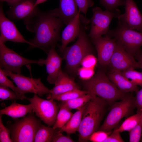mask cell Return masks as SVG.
<instances>
[{
	"label": "cell",
	"mask_w": 142,
	"mask_h": 142,
	"mask_svg": "<svg viewBox=\"0 0 142 142\" xmlns=\"http://www.w3.org/2000/svg\"><path fill=\"white\" fill-rule=\"evenodd\" d=\"M92 11L90 29L88 35L91 38L106 35L110 30L112 19L118 18L120 14V11L117 9L113 11L106 9L103 11L101 8L96 7Z\"/></svg>",
	"instance_id": "obj_9"
},
{
	"label": "cell",
	"mask_w": 142,
	"mask_h": 142,
	"mask_svg": "<svg viewBox=\"0 0 142 142\" xmlns=\"http://www.w3.org/2000/svg\"><path fill=\"white\" fill-rule=\"evenodd\" d=\"M111 106L109 111L99 130L111 131L122 118L131 114L136 108L135 98L129 94L120 101L115 102Z\"/></svg>",
	"instance_id": "obj_7"
},
{
	"label": "cell",
	"mask_w": 142,
	"mask_h": 142,
	"mask_svg": "<svg viewBox=\"0 0 142 142\" xmlns=\"http://www.w3.org/2000/svg\"><path fill=\"white\" fill-rule=\"evenodd\" d=\"M135 97L137 112L142 110V87L141 89L136 93Z\"/></svg>",
	"instance_id": "obj_41"
},
{
	"label": "cell",
	"mask_w": 142,
	"mask_h": 142,
	"mask_svg": "<svg viewBox=\"0 0 142 142\" xmlns=\"http://www.w3.org/2000/svg\"><path fill=\"white\" fill-rule=\"evenodd\" d=\"M86 90L105 101L109 105L122 100L129 95L120 90L110 80L104 71L98 70L89 79L84 81Z\"/></svg>",
	"instance_id": "obj_3"
},
{
	"label": "cell",
	"mask_w": 142,
	"mask_h": 142,
	"mask_svg": "<svg viewBox=\"0 0 142 142\" xmlns=\"http://www.w3.org/2000/svg\"><path fill=\"white\" fill-rule=\"evenodd\" d=\"M125 12L118 17L119 22L126 27L142 32V14L133 0H125Z\"/></svg>",
	"instance_id": "obj_13"
},
{
	"label": "cell",
	"mask_w": 142,
	"mask_h": 142,
	"mask_svg": "<svg viewBox=\"0 0 142 142\" xmlns=\"http://www.w3.org/2000/svg\"><path fill=\"white\" fill-rule=\"evenodd\" d=\"M107 76L116 87L123 93H136L139 90L138 85L126 78L120 70H111Z\"/></svg>",
	"instance_id": "obj_19"
},
{
	"label": "cell",
	"mask_w": 142,
	"mask_h": 142,
	"mask_svg": "<svg viewBox=\"0 0 142 142\" xmlns=\"http://www.w3.org/2000/svg\"><path fill=\"white\" fill-rule=\"evenodd\" d=\"M108 105L105 101L97 96L86 104L77 131L79 141L89 140L91 134L99 129Z\"/></svg>",
	"instance_id": "obj_2"
},
{
	"label": "cell",
	"mask_w": 142,
	"mask_h": 142,
	"mask_svg": "<svg viewBox=\"0 0 142 142\" xmlns=\"http://www.w3.org/2000/svg\"><path fill=\"white\" fill-rule=\"evenodd\" d=\"M18 0H0V1L1 2H6L7 3L8 5L10 6Z\"/></svg>",
	"instance_id": "obj_43"
},
{
	"label": "cell",
	"mask_w": 142,
	"mask_h": 142,
	"mask_svg": "<svg viewBox=\"0 0 142 142\" xmlns=\"http://www.w3.org/2000/svg\"><path fill=\"white\" fill-rule=\"evenodd\" d=\"M26 99L31 104L36 116L48 126H53L60 108L54 100L42 99L36 94L32 98Z\"/></svg>",
	"instance_id": "obj_10"
},
{
	"label": "cell",
	"mask_w": 142,
	"mask_h": 142,
	"mask_svg": "<svg viewBox=\"0 0 142 142\" xmlns=\"http://www.w3.org/2000/svg\"><path fill=\"white\" fill-rule=\"evenodd\" d=\"M36 0H18L9 6L7 14L11 19H28L39 10L37 6H35Z\"/></svg>",
	"instance_id": "obj_16"
},
{
	"label": "cell",
	"mask_w": 142,
	"mask_h": 142,
	"mask_svg": "<svg viewBox=\"0 0 142 142\" xmlns=\"http://www.w3.org/2000/svg\"><path fill=\"white\" fill-rule=\"evenodd\" d=\"M125 0H100L102 6L106 10L114 11L119 6H125Z\"/></svg>",
	"instance_id": "obj_31"
},
{
	"label": "cell",
	"mask_w": 142,
	"mask_h": 142,
	"mask_svg": "<svg viewBox=\"0 0 142 142\" xmlns=\"http://www.w3.org/2000/svg\"><path fill=\"white\" fill-rule=\"evenodd\" d=\"M142 118L137 125L129 131V142H138L140 140L142 131Z\"/></svg>",
	"instance_id": "obj_32"
},
{
	"label": "cell",
	"mask_w": 142,
	"mask_h": 142,
	"mask_svg": "<svg viewBox=\"0 0 142 142\" xmlns=\"http://www.w3.org/2000/svg\"><path fill=\"white\" fill-rule=\"evenodd\" d=\"M120 133L115 129L108 136L104 142H123L124 141L122 138Z\"/></svg>",
	"instance_id": "obj_38"
},
{
	"label": "cell",
	"mask_w": 142,
	"mask_h": 142,
	"mask_svg": "<svg viewBox=\"0 0 142 142\" xmlns=\"http://www.w3.org/2000/svg\"><path fill=\"white\" fill-rule=\"evenodd\" d=\"M32 112L20 119H13V123H9L8 129L14 142H34L36 133L41 124Z\"/></svg>",
	"instance_id": "obj_5"
},
{
	"label": "cell",
	"mask_w": 142,
	"mask_h": 142,
	"mask_svg": "<svg viewBox=\"0 0 142 142\" xmlns=\"http://www.w3.org/2000/svg\"><path fill=\"white\" fill-rule=\"evenodd\" d=\"M1 2L0 6V43H4L7 41L14 42L32 44L26 40L17 29L14 23L5 16Z\"/></svg>",
	"instance_id": "obj_12"
},
{
	"label": "cell",
	"mask_w": 142,
	"mask_h": 142,
	"mask_svg": "<svg viewBox=\"0 0 142 142\" xmlns=\"http://www.w3.org/2000/svg\"><path fill=\"white\" fill-rule=\"evenodd\" d=\"M60 107L56 120L53 126L54 129H60L63 127L70 119L73 113L71 110L59 104Z\"/></svg>",
	"instance_id": "obj_26"
},
{
	"label": "cell",
	"mask_w": 142,
	"mask_h": 142,
	"mask_svg": "<svg viewBox=\"0 0 142 142\" xmlns=\"http://www.w3.org/2000/svg\"><path fill=\"white\" fill-rule=\"evenodd\" d=\"M33 112L31 104L25 105L16 103L15 100L10 105L0 110V114H5L13 119L23 118L28 114Z\"/></svg>",
	"instance_id": "obj_22"
},
{
	"label": "cell",
	"mask_w": 142,
	"mask_h": 142,
	"mask_svg": "<svg viewBox=\"0 0 142 142\" xmlns=\"http://www.w3.org/2000/svg\"><path fill=\"white\" fill-rule=\"evenodd\" d=\"M90 93L86 90H82L77 89L70 90L62 94L53 96H48V99H53L62 102H65L71 100L82 96Z\"/></svg>",
	"instance_id": "obj_28"
},
{
	"label": "cell",
	"mask_w": 142,
	"mask_h": 142,
	"mask_svg": "<svg viewBox=\"0 0 142 142\" xmlns=\"http://www.w3.org/2000/svg\"><path fill=\"white\" fill-rule=\"evenodd\" d=\"M2 69L5 74L13 80L23 94L28 93H33L41 97L44 95L50 93V90L44 85L40 78H29L20 74Z\"/></svg>",
	"instance_id": "obj_11"
},
{
	"label": "cell",
	"mask_w": 142,
	"mask_h": 142,
	"mask_svg": "<svg viewBox=\"0 0 142 142\" xmlns=\"http://www.w3.org/2000/svg\"></svg>",
	"instance_id": "obj_46"
},
{
	"label": "cell",
	"mask_w": 142,
	"mask_h": 142,
	"mask_svg": "<svg viewBox=\"0 0 142 142\" xmlns=\"http://www.w3.org/2000/svg\"><path fill=\"white\" fill-rule=\"evenodd\" d=\"M142 117V110L127 118L118 128L115 129L120 133L129 131L139 122Z\"/></svg>",
	"instance_id": "obj_27"
},
{
	"label": "cell",
	"mask_w": 142,
	"mask_h": 142,
	"mask_svg": "<svg viewBox=\"0 0 142 142\" xmlns=\"http://www.w3.org/2000/svg\"><path fill=\"white\" fill-rule=\"evenodd\" d=\"M58 12L64 24H67L77 14L79 11L75 0H60Z\"/></svg>",
	"instance_id": "obj_21"
},
{
	"label": "cell",
	"mask_w": 142,
	"mask_h": 142,
	"mask_svg": "<svg viewBox=\"0 0 142 142\" xmlns=\"http://www.w3.org/2000/svg\"><path fill=\"white\" fill-rule=\"evenodd\" d=\"M5 74L3 70L0 68V85L6 87L14 92L22 95L21 91L13 84V82L9 79Z\"/></svg>",
	"instance_id": "obj_33"
},
{
	"label": "cell",
	"mask_w": 142,
	"mask_h": 142,
	"mask_svg": "<svg viewBox=\"0 0 142 142\" xmlns=\"http://www.w3.org/2000/svg\"><path fill=\"white\" fill-rule=\"evenodd\" d=\"M47 0H36L35 4V6H37L39 4L43 3Z\"/></svg>",
	"instance_id": "obj_44"
},
{
	"label": "cell",
	"mask_w": 142,
	"mask_h": 142,
	"mask_svg": "<svg viewBox=\"0 0 142 142\" xmlns=\"http://www.w3.org/2000/svg\"><path fill=\"white\" fill-rule=\"evenodd\" d=\"M106 35L114 37L117 44L134 57L142 46V32L129 28L118 22L115 28L110 30Z\"/></svg>",
	"instance_id": "obj_6"
},
{
	"label": "cell",
	"mask_w": 142,
	"mask_h": 142,
	"mask_svg": "<svg viewBox=\"0 0 142 142\" xmlns=\"http://www.w3.org/2000/svg\"><path fill=\"white\" fill-rule=\"evenodd\" d=\"M56 129L41 124L36 133L34 142H50L53 135L57 131Z\"/></svg>",
	"instance_id": "obj_25"
},
{
	"label": "cell",
	"mask_w": 142,
	"mask_h": 142,
	"mask_svg": "<svg viewBox=\"0 0 142 142\" xmlns=\"http://www.w3.org/2000/svg\"><path fill=\"white\" fill-rule=\"evenodd\" d=\"M88 37L84 27H81L76 42L72 45L67 47L63 52L67 67L72 73L76 72L84 58L93 53V47Z\"/></svg>",
	"instance_id": "obj_4"
},
{
	"label": "cell",
	"mask_w": 142,
	"mask_h": 142,
	"mask_svg": "<svg viewBox=\"0 0 142 142\" xmlns=\"http://www.w3.org/2000/svg\"><path fill=\"white\" fill-rule=\"evenodd\" d=\"M80 12L86 15L88 9L94 4L92 0H75Z\"/></svg>",
	"instance_id": "obj_36"
},
{
	"label": "cell",
	"mask_w": 142,
	"mask_h": 142,
	"mask_svg": "<svg viewBox=\"0 0 142 142\" xmlns=\"http://www.w3.org/2000/svg\"><path fill=\"white\" fill-rule=\"evenodd\" d=\"M133 68H130L121 71L122 74L131 82L142 87V72L137 71Z\"/></svg>",
	"instance_id": "obj_30"
},
{
	"label": "cell",
	"mask_w": 142,
	"mask_h": 142,
	"mask_svg": "<svg viewBox=\"0 0 142 142\" xmlns=\"http://www.w3.org/2000/svg\"><path fill=\"white\" fill-rule=\"evenodd\" d=\"M44 59H29L21 56L7 47L4 43H0V68L17 74H20L22 67L32 63L44 65Z\"/></svg>",
	"instance_id": "obj_8"
},
{
	"label": "cell",
	"mask_w": 142,
	"mask_h": 142,
	"mask_svg": "<svg viewBox=\"0 0 142 142\" xmlns=\"http://www.w3.org/2000/svg\"><path fill=\"white\" fill-rule=\"evenodd\" d=\"M96 96L89 93L74 99L69 100L62 102L60 104L70 110L73 109L79 110L85 105L93 98Z\"/></svg>",
	"instance_id": "obj_24"
},
{
	"label": "cell",
	"mask_w": 142,
	"mask_h": 142,
	"mask_svg": "<svg viewBox=\"0 0 142 142\" xmlns=\"http://www.w3.org/2000/svg\"><path fill=\"white\" fill-rule=\"evenodd\" d=\"M141 141L142 142V139L141 140Z\"/></svg>",
	"instance_id": "obj_45"
},
{
	"label": "cell",
	"mask_w": 142,
	"mask_h": 142,
	"mask_svg": "<svg viewBox=\"0 0 142 142\" xmlns=\"http://www.w3.org/2000/svg\"><path fill=\"white\" fill-rule=\"evenodd\" d=\"M50 142H74L75 141L69 135H65L62 132L57 131L53 135Z\"/></svg>",
	"instance_id": "obj_37"
},
{
	"label": "cell",
	"mask_w": 142,
	"mask_h": 142,
	"mask_svg": "<svg viewBox=\"0 0 142 142\" xmlns=\"http://www.w3.org/2000/svg\"><path fill=\"white\" fill-rule=\"evenodd\" d=\"M54 84V87L50 90L51 93L48 96L58 95L70 90L79 89L74 80L62 71Z\"/></svg>",
	"instance_id": "obj_20"
},
{
	"label": "cell",
	"mask_w": 142,
	"mask_h": 142,
	"mask_svg": "<svg viewBox=\"0 0 142 142\" xmlns=\"http://www.w3.org/2000/svg\"><path fill=\"white\" fill-rule=\"evenodd\" d=\"M78 72L81 78L86 80L90 79L93 74V71L92 68L83 67L79 69Z\"/></svg>",
	"instance_id": "obj_40"
},
{
	"label": "cell",
	"mask_w": 142,
	"mask_h": 142,
	"mask_svg": "<svg viewBox=\"0 0 142 142\" xmlns=\"http://www.w3.org/2000/svg\"><path fill=\"white\" fill-rule=\"evenodd\" d=\"M2 115L0 114V142H13L11 138L9 129L3 124Z\"/></svg>",
	"instance_id": "obj_34"
},
{
	"label": "cell",
	"mask_w": 142,
	"mask_h": 142,
	"mask_svg": "<svg viewBox=\"0 0 142 142\" xmlns=\"http://www.w3.org/2000/svg\"><path fill=\"white\" fill-rule=\"evenodd\" d=\"M108 65L111 70L121 71L130 68H140L139 65L134 57L117 43Z\"/></svg>",
	"instance_id": "obj_15"
},
{
	"label": "cell",
	"mask_w": 142,
	"mask_h": 142,
	"mask_svg": "<svg viewBox=\"0 0 142 142\" xmlns=\"http://www.w3.org/2000/svg\"><path fill=\"white\" fill-rule=\"evenodd\" d=\"M111 131L108 132L99 130L93 133L89 137L88 140L93 142H104Z\"/></svg>",
	"instance_id": "obj_35"
},
{
	"label": "cell",
	"mask_w": 142,
	"mask_h": 142,
	"mask_svg": "<svg viewBox=\"0 0 142 142\" xmlns=\"http://www.w3.org/2000/svg\"><path fill=\"white\" fill-rule=\"evenodd\" d=\"M25 95L17 93L10 88L5 86L0 85V101L7 100H23L26 99Z\"/></svg>",
	"instance_id": "obj_29"
},
{
	"label": "cell",
	"mask_w": 142,
	"mask_h": 142,
	"mask_svg": "<svg viewBox=\"0 0 142 142\" xmlns=\"http://www.w3.org/2000/svg\"><path fill=\"white\" fill-rule=\"evenodd\" d=\"M55 46H52L49 49L44 62L48 74L47 80L50 84H54L62 71L61 66L63 58L58 55L55 49Z\"/></svg>",
	"instance_id": "obj_17"
},
{
	"label": "cell",
	"mask_w": 142,
	"mask_h": 142,
	"mask_svg": "<svg viewBox=\"0 0 142 142\" xmlns=\"http://www.w3.org/2000/svg\"><path fill=\"white\" fill-rule=\"evenodd\" d=\"M91 39L97 52L99 63L103 66L108 65L116 46V40L107 35Z\"/></svg>",
	"instance_id": "obj_14"
},
{
	"label": "cell",
	"mask_w": 142,
	"mask_h": 142,
	"mask_svg": "<svg viewBox=\"0 0 142 142\" xmlns=\"http://www.w3.org/2000/svg\"><path fill=\"white\" fill-rule=\"evenodd\" d=\"M92 54L87 55L84 58L81 64L83 67L92 68L94 65L95 63V60Z\"/></svg>",
	"instance_id": "obj_39"
},
{
	"label": "cell",
	"mask_w": 142,
	"mask_h": 142,
	"mask_svg": "<svg viewBox=\"0 0 142 142\" xmlns=\"http://www.w3.org/2000/svg\"><path fill=\"white\" fill-rule=\"evenodd\" d=\"M80 11L68 24L63 30L60 51L62 52L67 45L78 38L81 30Z\"/></svg>",
	"instance_id": "obj_18"
},
{
	"label": "cell",
	"mask_w": 142,
	"mask_h": 142,
	"mask_svg": "<svg viewBox=\"0 0 142 142\" xmlns=\"http://www.w3.org/2000/svg\"><path fill=\"white\" fill-rule=\"evenodd\" d=\"M24 21L27 29L35 34L30 41L32 44V47L45 50L55 46L64 24L58 8L45 12L39 10L33 16Z\"/></svg>",
	"instance_id": "obj_1"
},
{
	"label": "cell",
	"mask_w": 142,
	"mask_h": 142,
	"mask_svg": "<svg viewBox=\"0 0 142 142\" xmlns=\"http://www.w3.org/2000/svg\"><path fill=\"white\" fill-rule=\"evenodd\" d=\"M134 57L137 60L142 72V50L139 49L135 54Z\"/></svg>",
	"instance_id": "obj_42"
},
{
	"label": "cell",
	"mask_w": 142,
	"mask_h": 142,
	"mask_svg": "<svg viewBox=\"0 0 142 142\" xmlns=\"http://www.w3.org/2000/svg\"><path fill=\"white\" fill-rule=\"evenodd\" d=\"M86 104L73 114L67 123L62 128L59 129L58 131L62 132H65L69 135L74 133L78 131Z\"/></svg>",
	"instance_id": "obj_23"
}]
</instances>
